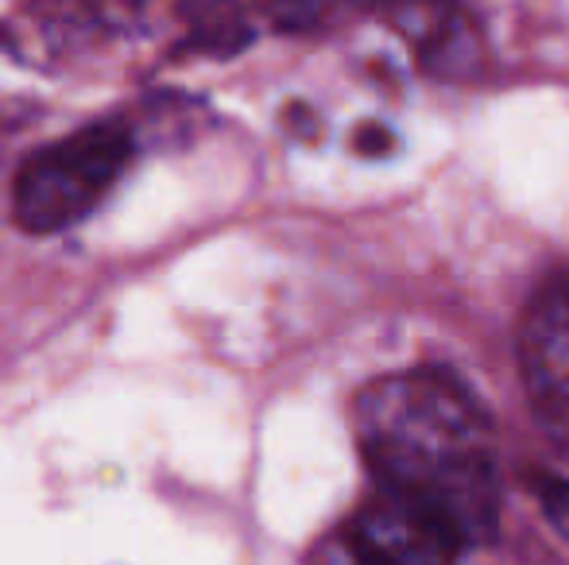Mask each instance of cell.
<instances>
[{
	"instance_id": "ba28073f",
	"label": "cell",
	"mask_w": 569,
	"mask_h": 565,
	"mask_svg": "<svg viewBox=\"0 0 569 565\" xmlns=\"http://www.w3.org/2000/svg\"><path fill=\"white\" fill-rule=\"evenodd\" d=\"M333 0H276V16L279 23H291V28H302V23L322 20V12Z\"/></svg>"
},
{
	"instance_id": "5b68a950",
	"label": "cell",
	"mask_w": 569,
	"mask_h": 565,
	"mask_svg": "<svg viewBox=\"0 0 569 565\" xmlns=\"http://www.w3.org/2000/svg\"><path fill=\"white\" fill-rule=\"evenodd\" d=\"M252 39L244 16L232 0H202L190 12V51H213V54H237Z\"/></svg>"
},
{
	"instance_id": "3957f363",
	"label": "cell",
	"mask_w": 569,
	"mask_h": 565,
	"mask_svg": "<svg viewBox=\"0 0 569 565\" xmlns=\"http://www.w3.org/2000/svg\"><path fill=\"white\" fill-rule=\"evenodd\" d=\"M519 369L539 423L569 445V275L542 283L523 310Z\"/></svg>"
},
{
	"instance_id": "7a4b0ae2",
	"label": "cell",
	"mask_w": 569,
	"mask_h": 565,
	"mask_svg": "<svg viewBox=\"0 0 569 565\" xmlns=\"http://www.w3.org/2000/svg\"><path fill=\"white\" fill-rule=\"evenodd\" d=\"M132 159L124 124H86L47 143L16 171L12 218L23 233L51 236L86 221L117 186Z\"/></svg>"
},
{
	"instance_id": "6da1fadb",
	"label": "cell",
	"mask_w": 569,
	"mask_h": 565,
	"mask_svg": "<svg viewBox=\"0 0 569 565\" xmlns=\"http://www.w3.org/2000/svg\"><path fill=\"white\" fill-rule=\"evenodd\" d=\"M357 442L380 492L450 523L465 546L492 538L500 515L492 426L453 376L415 369L368 384L357 395Z\"/></svg>"
},
{
	"instance_id": "277c9868",
	"label": "cell",
	"mask_w": 569,
	"mask_h": 565,
	"mask_svg": "<svg viewBox=\"0 0 569 565\" xmlns=\"http://www.w3.org/2000/svg\"><path fill=\"white\" fill-rule=\"evenodd\" d=\"M345 546L357 565H453L465 551L450 523L388 492L360 507Z\"/></svg>"
},
{
	"instance_id": "52a82bcc",
	"label": "cell",
	"mask_w": 569,
	"mask_h": 565,
	"mask_svg": "<svg viewBox=\"0 0 569 565\" xmlns=\"http://www.w3.org/2000/svg\"><path fill=\"white\" fill-rule=\"evenodd\" d=\"M352 151L365 159H383L396 151V132L380 121H365L357 132H352Z\"/></svg>"
},
{
	"instance_id": "8992f818",
	"label": "cell",
	"mask_w": 569,
	"mask_h": 565,
	"mask_svg": "<svg viewBox=\"0 0 569 565\" xmlns=\"http://www.w3.org/2000/svg\"><path fill=\"white\" fill-rule=\"evenodd\" d=\"M531 492H535V500H539L542 515L555 523V531L569 543V481L550 476V473H535Z\"/></svg>"
}]
</instances>
